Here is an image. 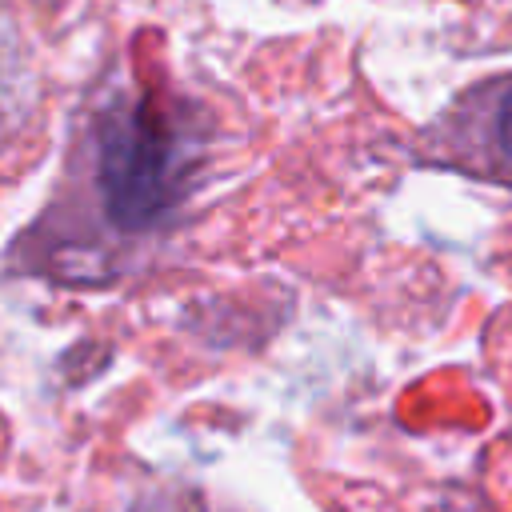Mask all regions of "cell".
I'll use <instances>...</instances> for the list:
<instances>
[{
  "label": "cell",
  "mask_w": 512,
  "mask_h": 512,
  "mask_svg": "<svg viewBox=\"0 0 512 512\" xmlns=\"http://www.w3.org/2000/svg\"><path fill=\"white\" fill-rule=\"evenodd\" d=\"M180 176V152L172 132L144 108L120 112L104 128L100 184L120 224H148L168 204Z\"/></svg>",
  "instance_id": "1"
},
{
  "label": "cell",
  "mask_w": 512,
  "mask_h": 512,
  "mask_svg": "<svg viewBox=\"0 0 512 512\" xmlns=\"http://www.w3.org/2000/svg\"><path fill=\"white\" fill-rule=\"evenodd\" d=\"M424 152L432 164L512 188V72L460 92L424 132Z\"/></svg>",
  "instance_id": "2"
},
{
  "label": "cell",
  "mask_w": 512,
  "mask_h": 512,
  "mask_svg": "<svg viewBox=\"0 0 512 512\" xmlns=\"http://www.w3.org/2000/svg\"><path fill=\"white\" fill-rule=\"evenodd\" d=\"M132 512H220V508H212L200 492H188V488H164V492L144 496Z\"/></svg>",
  "instance_id": "3"
}]
</instances>
